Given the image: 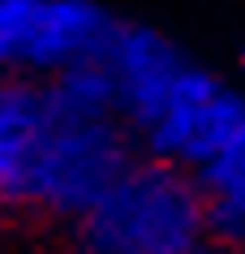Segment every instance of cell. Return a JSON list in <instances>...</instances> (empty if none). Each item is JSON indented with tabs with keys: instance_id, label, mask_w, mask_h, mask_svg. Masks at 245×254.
<instances>
[{
	"instance_id": "obj_1",
	"label": "cell",
	"mask_w": 245,
	"mask_h": 254,
	"mask_svg": "<svg viewBox=\"0 0 245 254\" xmlns=\"http://www.w3.org/2000/svg\"><path fill=\"white\" fill-rule=\"evenodd\" d=\"M108 65L116 73L121 121L150 160L202 177L245 155V95L198 69L177 43L142 26H121Z\"/></svg>"
},
{
	"instance_id": "obj_4",
	"label": "cell",
	"mask_w": 245,
	"mask_h": 254,
	"mask_svg": "<svg viewBox=\"0 0 245 254\" xmlns=\"http://www.w3.org/2000/svg\"><path fill=\"white\" fill-rule=\"evenodd\" d=\"M190 254H237V250H228L224 241H206V246H198V250H190Z\"/></svg>"
},
{
	"instance_id": "obj_3",
	"label": "cell",
	"mask_w": 245,
	"mask_h": 254,
	"mask_svg": "<svg viewBox=\"0 0 245 254\" xmlns=\"http://www.w3.org/2000/svg\"><path fill=\"white\" fill-rule=\"evenodd\" d=\"M202 194L211 207V233L215 241H224L228 250L245 254V155L206 168L202 177Z\"/></svg>"
},
{
	"instance_id": "obj_2",
	"label": "cell",
	"mask_w": 245,
	"mask_h": 254,
	"mask_svg": "<svg viewBox=\"0 0 245 254\" xmlns=\"http://www.w3.org/2000/svg\"><path fill=\"white\" fill-rule=\"evenodd\" d=\"M69 233L73 254H190L215 237L202 181L163 160H134Z\"/></svg>"
}]
</instances>
